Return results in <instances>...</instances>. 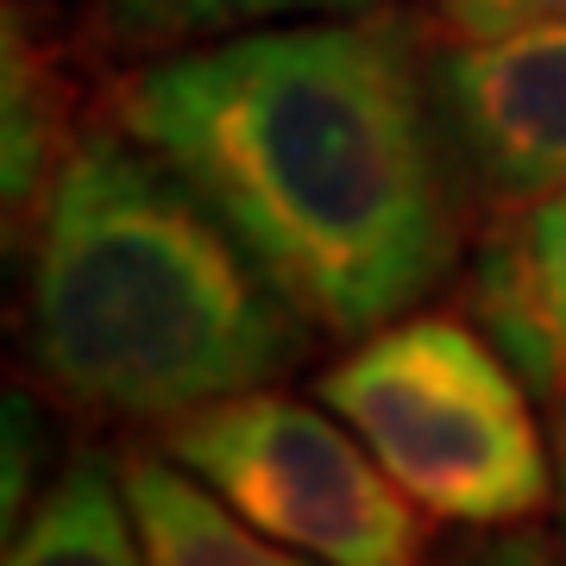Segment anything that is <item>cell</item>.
Masks as SVG:
<instances>
[{
    "instance_id": "1",
    "label": "cell",
    "mask_w": 566,
    "mask_h": 566,
    "mask_svg": "<svg viewBox=\"0 0 566 566\" xmlns=\"http://www.w3.org/2000/svg\"><path fill=\"white\" fill-rule=\"evenodd\" d=\"M422 44L397 13H315L182 44L114 82L151 145L327 340L416 315L460 259Z\"/></svg>"
},
{
    "instance_id": "2",
    "label": "cell",
    "mask_w": 566,
    "mask_h": 566,
    "mask_svg": "<svg viewBox=\"0 0 566 566\" xmlns=\"http://www.w3.org/2000/svg\"><path fill=\"white\" fill-rule=\"evenodd\" d=\"M25 227V353L82 416L164 428L277 385L315 340L221 214L120 126L63 151Z\"/></svg>"
},
{
    "instance_id": "3",
    "label": "cell",
    "mask_w": 566,
    "mask_h": 566,
    "mask_svg": "<svg viewBox=\"0 0 566 566\" xmlns=\"http://www.w3.org/2000/svg\"><path fill=\"white\" fill-rule=\"evenodd\" d=\"M371 460L453 528H516L560 497L535 390L472 315H403L315 378Z\"/></svg>"
},
{
    "instance_id": "4",
    "label": "cell",
    "mask_w": 566,
    "mask_h": 566,
    "mask_svg": "<svg viewBox=\"0 0 566 566\" xmlns=\"http://www.w3.org/2000/svg\"><path fill=\"white\" fill-rule=\"evenodd\" d=\"M227 510L322 566H428V510L315 397L277 385L202 403L151 428Z\"/></svg>"
},
{
    "instance_id": "5",
    "label": "cell",
    "mask_w": 566,
    "mask_h": 566,
    "mask_svg": "<svg viewBox=\"0 0 566 566\" xmlns=\"http://www.w3.org/2000/svg\"><path fill=\"white\" fill-rule=\"evenodd\" d=\"M434 51V95L465 177L497 208L566 189V20Z\"/></svg>"
},
{
    "instance_id": "6",
    "label": "cell",
    "mask_w": 566,
    "mask_h": 566,
    "mask_svg": "<svg viewBox=\"0 0 566 566\" xmlns=\"http://www.w3.org/2000/svg\"><path fill=\"white\" fill-rule=\"evenodd\" d=\"M472 322L516 365L535 403H566V189L497 208L472 252Z\"/></svg>"
},
{
    "instance_id": "7",
    "label": "cell",
    "mask_w": 566,
    "mask_h": 566,
    "mask_svg": "<svg viewBox=\"0 0 566 566\" xmlns=\"http://www.w3.org/2000/svg\"><path fill=\"white\" fill-rule=\"evenodd\" d=\"M114 465H120V491L139 528L145 566H322L259 535L196 472H182L158 441H126Z\"/></svg>"
},
{
    "instance_id": "8",
    "label": "cell",
    "mask_w": 566,
    "mask_h": 566,
    "mask_svg": "<svg viewBox=\"0 0 566 566\" xmlns=\"http://www.w3.org/2000/svg\"><path fill=\"white\" fill-rule=\"evenodd\" d=\"M7 566H145L120 465L95 447H76L57 479L32 497L25 523L7 528Z\"/></svg>"
},
{
    "instance_id": "9",
    "label": "cell",
    "mask_w": 566,
    "mask_h": 566,
    "mask_svg": "<svg viewBox=\"0 0 566 566\" xmlns=\"http://www.w3.org/2000/svg\"><path fill=\"white\" fill-rule=\"evenodd\" d=\"M378 0H95V25L114 51H182L227 32L277 20H315V13H365Z\"/></svg>"
},
{
    "instance_id": "10",
    "label": "cell",
    "mask_w": 566,
    "mask_h": 566,
    "mask_svg": "<svg viewBox=\"0 0 566 566\" xmlns=\"http://www.w3.org/2000/svg\"><path fill=\"white\" fill-rule=\"evenodd\" d=\"M566 20V0H434L422 13L428 44H479L497 32H523V25H554Z\"/></svg>"
},
{
    "instance_id": "11",
    "label": "cell",
    "mask_w": 566,
    "mask_h": 566,
    "mask_svg": "<svg viewBox=\"0 0 566 566\" xmlns=\"http://www.w3.org/2000/svg\"><path fill=\"white\" fill-rule=\"evenodd\" d=\"M434 566H566V547L542 528H465V542H453Z\"/></svg>"
},
{
    "instance_id": "12",
    "label": "cell",
    "mask_w": 566,
    "mask_h": 566,
    "mask_svg": "<svg viewBox=\"0 0 566 566\" xmlns=\"http://www.w3.org/2000/svg\"><path fill=\"white\" fill-rule=\"evenodd\" d=\"M560 422H554V472H560V516H566V403L554 409Z\"/></svg>"
}]
</instances>
